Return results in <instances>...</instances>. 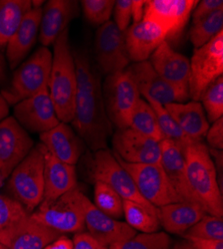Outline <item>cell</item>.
<instances>
[{"mask_svg":"<svg viewBox=\"0 0 223 249\" xmlns=\"http://www.w3.org/2000/svg\"><path fill=\"white\" fill-rule=\"evenodd\" d=\"M73 248L72 249H105L101 244H99L89 233L84 231L75 233L73 237Z\"/></svg>","mask_w":223,"mask_h":249,"instance_id":"b9f144b4","label":"cell"},{"mask_svg":"<svg viewBox=\"0 0 223 249\" xmlns=\"http://www.w3.org/2000/svg\"><path fill=\"white\" fill-rule=\"evenodd\" d=\"M77 88L72 124L76 134L93 152L107 149L112 136L110 123L104 106L100 75L85 53H73Z\"/></svg>","mask_w":223,"mask_h":249,"instance_id":"6da1fadb","label":"cell"},{"mask_svg":"<svg viewBox=\"0 0 223 249\" xmlns=\"http://www.w3.org/2000/svg\"><path fill=\"white\" fill-rule=\"evenodd\" d=\"M105 249H108V248H105Z\"/></svg>","mask_w":223,"mask_h":249,"instance_id":"f907efd6","label":"cell"},{"mask_svg":"<svg viewBox=\"0 0 223 249\" xmlns=\"http://www.w3.org/2000/svg\"><path fill=\"white\" fill-rule=\"evenodd\" d=\"M129 128L157 142L164 140L154 110L142 97L138 100L134 108Z\"/></svg>","mask_w":223,"mask_h":249,"instance_id":"f1b7e54d","label":"cell"},{"mask_svg":"<svg viewBox=\"0 0 223 249\" xmlns=\"http://www.w3.org/2000/svg\"><path fill=\"white\" fill-rule=\"evenodd\" d=\"M83 13L93 25H103L110 21L115 5L114 0H82L80 2Z\"/></svg>","mask_w":223,"mask_h":249,"instance_id":"8d00e7d4","label":"cell"},{"mask_svg":"<svg viewBox=\"0 0 223 249\" xmlns=\"http://www.w3.org/2000/svg\"><path fill=\"white\" fill-rule=\"evenodd\" d=\"M189 241L196 249H223V240L202 239L188 237L184 238Z\"/></svg>","mask_w":223,"mask_h":249,"instance_id":"7bdbcfd3","label":"cell"},{"mask_svg":"<svg viewBox=\"0 0 223 249\" xmlns=\"http://www.w3.org/2000/svg\"><path fill=\"white\" fill-rule=\"evenodd\" d=\"M189 62V98L199 102L208 86L223 74V31L195 49Z\"/></svg>","mask_w":223,"mask_h":249,"instance_id":"30bf717a","label":"cell"},{"mask_svg":"<svg viewBox=\"0 0 223 249\" xmlns=\"http://www.w3.org/2000/svg\"><path fill=\"white\" fill-rule=\"evenodd\" d=\"M52 66V53L40 47L24 63L15 70L10 84L1 91L8 106L35 96L48 88Z\"/></svg>","mask_w":223,"mask_h":249,"instance_id":"8992f818","label":"cell"},{"mask_svg":"<svg viewBox=\"0 0 223 249\" xmlns=\"http://www.w3.org/2000/svg\"><path fill=\"white\" fill-rule=\"evenodd\" d=\"M87 164L88 174L94 182H104L123 200L134 201L157 215L156 207L141 196L132 178L119 163L111 151L104 149L94 152Z\"/></svg>","mask_w":223,"mask_h":249,"instance_id":"52a82bcc","label":"cell"},{"mask_svg":"<svg viewBox=\"0 0 223 249\" xmlns=\"http://www.w3.org/2000/svg\"><path fill=\"white\" fill-rule=\"evenodd\" d=\"M181 236L183 238L223 240V219L220 216L206 214Z\"/></svg>","mask_w":223,"mask_h":249,"instance_id":"d590c367","label":"cell"},{"mask_svg":"<svg viewBox=\"0 0 223 249\" xmlns=\"http://www.w3.org/2000/svg\"><path fill=\"white\" fill-rule=\"evenodd\" d=\"M42 8L34 7L26 13L6 46V57L11 69H15L34 46L41 21Z\"/></svg>","mask_w":223,"mask_h":249,"instance_id":"d4e9b609","label":"cell"},{"mask_svg":"<svg viewBox=\"0 0 223 249\" xmlns=\"http://www.w3.org/2000/svg\"><path fill=\"white\" fill-rule=\"evenodd\" d=\"M25 213L26 211L19 202L10 196L0 195V231Z\"/></svg>","mask_w":223,"mask_h":249,"instance_id":"74e56055","label":"cell"},{"mask_svg":"<svg viewBox=\"0 0 223 249\" xmlns=\"http://www.w3.org/2000/svg\"><path fill=\"white\" fill-rule=\"evenodd\" d=\"M85 227L99 244L107 248L136 234V231L126 222L114 219L100 212L88 198L85 201Z\"/></svg>","mask_w":223,"mask_h":249,"instance_id":"d6986e66","label":"cell"},{"mask_svg":"<svg viewBox=\"0 0 223 249\" xmlns=\"http://www.w3.org/2000/svg\"><path fill=\"white\" fill-rule=\"evenodd\" d=\"M160 152L159 162L178 196L185 202L195 203L186 178L185 148L171 140L164 139L160 142Z\"/></svg>","mask_w":223,"mask_h":249,"instance_id":"cb8c5ba5","label":"cell"},{"mask_svg":"<svg viewBox=\"0 0 223 249\" xmlns=\"http://www.w3.org/2000/svg\"><path fill=\"white\" fill-rule=\"evenodd\" d=\"M79 14L77 1L72 0H49L42 9L39 27V41L43 47L52 45L58 36Z\"/></svg>","mask_w":223,"mask_h":249,"instance_id":"44dd1931","label":"cell"},{"mask_svg":"<svg viewBox=\"0 0 223 249\" xmlns=\"http://www.w3.org/2000/svg\"><path fill=\"white\" fill-rule=\"evenodd\" d=\"M132 0H118L113 8L114 23L121 32H125L132 21Z\"/></svg>","mask_w":223,"mask_h":249,"instance_id":"f35d334b","label":"cell"},{"mask_svg":"<svg viewBox=\"0 0 223 249\" xmlns=\"http://www.w3.org/2000/svg\"><path fill=\"white\" fill-rule=\"evenodd\" d=\"M126 69L133 77L141 97H150L163 106L170 103H185L189 99L187 93L178 90L161 78L148 60L134 63Z\"/></svg>","mask_w":223,"mask_h":249,"instance_id":"e0dca14e","label":"cell"},{"mask_svg":"<svg viewBox=\"0 0 223 249\" xmlns=\"http://www.w3.org/2000/svg\"><path fill=\"white\" fill-rule=\"evenodd\" d=\"M149 105L152 107V109L155 112L159 128L161 130L162 135H163L164 139L171 140L178 144H180L181 147H183L186 149V147L192 141H190L187 136L181 131V129L178 127V124L176 122L173 120V118L170 116L166 108L161 105L160 103L157 101L153 100L150 97H142Z\"/></svg>","mask_w":223,"mask_h":249,"instance_id":"1f68e13d","label":"cell"},{"mask_svg":"<svg viewBox=\"0 0 223 249\" xmlns=\"http://www.w3.org/2000/svg\"><path fill=\"white\" fill-rule=\"evenodd\" d=\"M14 119L24 130L39 134L50 131L60 123L48 88L17 103L14 107Z\"/></svg>","mask_w":223,"mask_h":249,"instance_id":"9a60e30c","label":"cell"},{"mask_svg":"<svg viewBox=\"0 0 223 249\" xmlns=\"http://www.w3.org/2000/svg\"><path fill=\"white\" fill-rule=\"evenodd\" d=\"M185 172L188 188L196 204L207 214L223 215L222 192L209 149L202 142H192L185 149Z\"/></svg>","mask_w":223,"mask_h":249,"instance_id":"7a4b0ae2","label":"cell"},{"mask_svg":"<svg viewBox=\"0 0 223 249\" xmlns=\"http://www.w3.org/2000/svg\"><path fill=\"white\" fill-rule=\"evenodd\" d=\"M5 78V61L2 53L0 52V82H2Z\"/></svg>","mask_w":223,"mask_h":249,"instance_id":"c3c4849f","label":"cell"},{"mask_svg":"<svg viewBox=\"0 0 223 249\" xmlns=\"http://www.w3.org/2000/svg\"><path fill=\"white\" fill-rule=\"evenodd\" d=\"M108 249H172L171 238L165 232L135 234L133 237L115 244Z\"/></svg>","mask_w":223,"mask_h":249,"instance_id":"836d02e7","label":"cell"},{"mask_svg":"<svg viewBox=\"0 0 223 249\" xmlns=\"http://www.w3.org/2000/svg\"><path fill=\"white\" fill-rule=\"evenodd\" d=\"M93 204L100 212L114 219L123 216V199L104 182H94Z\"/></svg>","mask_w":223,"mask_h":249,"instance_id":"d6a6232c","label":"cell"},{"mask_svg":"<svg viewBox=\"0 0 223 249\" xmlns=\"http://www.w3.org/2000/svg\"><path fill=\"white\" fill-rule=\"evenodd\" d=\"M107 117L117 129L130 126L131 116L141 98L136 83L127 69L106 76L102 87Z\"/></svg>","mask_w":223,"mask_h":249,"instance_id":"ba28073f","label":"cell"},{"mask_svg":"<svg viewBox=\"0 0 223 249\" xmlns=\"http://www.w3.org/2000/svg\"><path fill=\"white\" fill-rule=\"evenodd\" d=\"M72 248H73L72 240L65 235H60L54 241L47 244L43 249H72Z\"/></svg>","mask_w":223,"mask_h":249,"instance_id":"f6af8a7d","label":"cell"},{"mask_svg":"<svg viewBox=\"0 0 223 249\" xmlns=\"http://www.w3.org/2000/svg\"><path fill=\"white\" fill-rule=\"evenodd\" d=\"M114 154L129 163H157L160 161V142L126 128L112 134Z\"/></svg>","mask_w":223,"mask_h":249,"instance_id":"2e32d148","label":"cell"},{"mask_svg":"<svg viewBox=\"0 0 223 249\" xmlns=\"http://www.w3.org/2000/svg\"><path fill=\"white\" fill-rule=\"evenodd\" d=\"M206 141L210 149L222 151L223 149V118L218 119L211 126L206 133Z\"/></svg>","mask_w":223,"mask_h":249,"instance_id":"60d3db41","label":"cell"},{"mask_svg":"<svg viewBox=\"0 0 223 249\" xmlns=\"http://www.w3.org/2000/svg\"><path fill=\"white\" fill-rule=\"evenodd\" d=\"M223 31V9L192 22L189 39L195 49L207 44L219 32Z\"/></svg>","mask_w":223,"mask_h":249,"instance_id":"f546056e","label":"cell"},{"mask_svg":"<svg viewBox=\"0 0 223 249\" xmlns=\"http://www.w3.org/2000/svg\"><path fill=\"white\" fill-rule=\"evenodd\" d=\"M95 54L101 73L106 76L123 71L128 67L130 58L124 32H121L113 21H108L97 29Z\"/></svg>","mask_w":223,"mask_h":249,"instance_id":"4fadbf2b","label":"cell"},{"mask_svg":"<svg viewBox=\"0 0 223 249\" xmlns=\"http://www.w3.org/2000/svg\"><path fill=\"white\" fill-rule=\"evenodd\" d=\"M33 143L14 117L0 123V188L31 151Z\"/></svg>","mask_w":223,"mask_h":249,"instance_id":"8fae6325","label":"cell"},{"mask_svg":"<svg viewBox=\"0 0 223 249\" xmlns=\"http://www.w3.org/2000/svg\"><path fill=\"white\" fill-rule=\"evenodd\" d=\"M60 235L25 213L0 231V242L8 249H43Z\"/></svg>","mask_w":223,"mask_h":249,"instance_id":"7c38bea8","label":"cell"},{"mask_svg":"<svg viewBox=\"0 0 223 249\" xmlns=\"http://www.w3.org/2000/svg\"><path fill=\"white\" fill-rule=\"evenodd\" d=\"M145 0H132V21L133 23H138L143 20L144 11H145Z\"/></svg>","mask_w":223,"mask_h":249,"instance_id":"ee69618b","label":"cell"},{"mask_svg":"<svg viewBox=\"0 0 223 249\" xmlns=\"http://www.w3.org/2000/svg\"><path fill=\"white\" fill-rule=\"evenodd\" d=\"M0 249H8L5 245H3L1 242H0Z\"/></svg>","mask_w":223,"mask_h":249,"instance_id":"681fc988","label":"cell"},{"mask_svg":"<svg viewBox=\"0 0 223 249\" xmlns=\"http://www.w3.org/2000/svg\"><path fill=\"white\" fill-rule=\"evenodd\" d=\"M10 197L31 214L43 200L44 156L42 143L31 149L25 159L11 173L6 183Z\"/></svg>","mask_w":223,"mask_h":249,"instance_id":"277c9868","label":"cell"},{"mask_svg":"<svg viewBox=\"0 0 223 249\" xmlns=\"http://www.w3.org/2000/svg\"><path fill=\"white\" fill-rule=\"evenodd\" d=\"M87 198L76 186L52 202L40 203L30 215L60 234L81 232L85 230Z\"/></svg>","mask_w":223,"mask_h":249,"instance_id":"5b68a950","label":"cell"},{"mask_svg":"<svg viewBox=\"0 0 223 249\" xmlns=\"http://www.w3.org/2000/svg\"><path fill=\"white\" fill-rule=\"evenodd\" d=\"M53 47L48 91L59 121L67 124L73 120L77 88L76 67L68 28L58 36Z\"/></svg>","mask_w":223,"mask_h":249,"instance_id":"3957f363","label":"cell"},{"mask_svg":"<svg viewBox=\"0 0 223 249\" xmlns=\"http://www.w3.org/2000/svg\"><path fill=\"white\" fill-rule=\"evenodd\" d=\"M31 8L30 0H0V51L6 49L9 40Z\"/></svg>","mask_w":223,"mask_h":249,"instance_id":"83f0119b","label":"cell"},{"mask_svg":"<svg viewBox=\"0 0 223 249\" xmlns=\"http://www.w3.org/2000/svg\"><path fill=\"white\" fill-rule=\"evenodd\" d=\"M148 61L161 78L189 95L190 62L186 56L174 51L168 41H164L152 53Z\"/></svg>","mask_w":223,"mask_h":249,"instance_id":"ac0fdd59","label":"cell"},{"mask_svg":"<svg viewBox=\"0 0 223 249\" xmlns=\"http://www.w3.org/2000/svg\"><path fill=\"white\" fill-rule=\"evenodd\" d=\"M219 9H223L222 0H202V1H198L191 14L192 21H198V20L212 14Z\"/></svg>","mask_w":223,"mask_h":249,"instance_id":"ab89813d","label":"cell"},{"mask_svg":"<svg viewBox=\"0 0 223 249\" xmlns=\"http://www.w3.org/2000/svg\"><path fill=\"white\" fill-rule=\"evenodd\" d=\"M124 37L130 61L134 63L147 61L152 53L167 41L165 31L146 19L129 26L124 32Z\"/></svg>","mask_w":223,"mask_h":249,"instance_id":"ffe728a7","label":"cell"},{"mask_svg":"<svg viewBox=\"0 0 223 249\" xmlns=\"http://www.w3.org/2000/svg\"><path fill=\"white\" fill-rule=\"evenodd\" d=\"M8 113H9L8 104L3 98V96L0 94V123L8 117Z\"/></svg>","mask_w":223,"mask_h":249,"instance_id":"bcb514c9","label":"cell"},{"mask_svg":"<svg viewBox=\"0 0 223 249\" xmlns=\"http://www.w3.org/2000/svg\"><path fill=\"white\" fill-rule=\"evenodd\" d=\"M172 249H196L189 241H187L186 239L176 242L174 244V246L172 247Z\"/></svg>","mask_w":223,"mask_h":249,"instance_id":"7dc6e473","label":"cell"},{"mask_svg":"<svg viewBox=\"0 0 223 249\" xmlns=\"http://www.w3.org/2000/svg\"><path fill=\"white\" fill-rule=\"evenodd\" d=\"M197 3V0H146L143 19L159 25L167 39H173L184 29Z\"/></svg>","mask_w":223,"mask_h":249,"instance_id":"5bb4252c","label":"cell"},{"mask_svg":"<svg viewBox=\"0 0 223 249\" xmlns=\"http://www.w3.org/2000/svg\"><path fill=\"white\" fill-rule=\"evenodd\" d=\"M114 156L132 178L141 196L156 209L166 204L183 201L174 190L160 162L129 163L115 154Z\"/></svg>","mask_w":223,"mask_h":249,"instance_id":"9c48e42d","label":"cell"},{"mask_svg":"<svg viewBox=\"0 0 223 249\" xmlns=\"http://www.w3.org/2000/svg\"><path fill=\"white\" fill-rule=\"evenodd\" d=\"M207 213L201 206L190 202H175L159 207V224L173 234L182 235Z\"/></svg>","mask_w":223,"mask_h":249,"instance_id":"4316f807","label":"cell"},{"mask_svg":"<svg viewBox=\"0 0 223 249\" xmlns=\"http://www.w3.org/2000/svg\"><path fill=\"white\" fill-rule=\"evenodd\" d=\"M123 216L126 223L134 231L152 233L159 230L158 216L134 201L123 200Z\"/></svg>","mask_w":223,"mask_h":249,"instance_id":"4dcf8cb0","label":"cell"},{"mask_svg":"<svg viewBox=\"0 0 223 249\" xmlns=\"http://www.w3.org/2000/svg\"><path fill=\"white\" fill-rule=\"evenodd\" d=\"M43 156L44 196L41 203H49L74 190L78 186V183L75 165L58 160L44 146Z\"/></svg>","mask_w":223,"mask_h":249,"instance_id":"7402d4cb","label":"cell"},{"mask_svg":"<svg viewBox=\"0 0 223 249\" xmlns=\"http://www.w3.org/2000/svg\"><path fill=\"white\" fill-rule=\"evenodd\" d=\"M164 107L190 141L199 142L206 136L210 124L200 102L170 103Z\"/></svg>","mask_w":223,"mask_h":249,"instance_id":"484cf974","label":"cell"},{"mask_svg":"<svg viewBox=\"0 0 223 249\" xmlns=\"http://www.w3.org/2000/svg\"><path fill=\"white\" fill-rule=\"evenodd\" d=\"M40 140L55 158L72 165L78 162L86 146L76 132L62 122L50 131L40 134Z\"/></svg>","mask_w":223,"mask_h":249,"instance_id":"603a6c76","label":"cell"},{"mask_svg":"<svg viewBox=\"0 0 223 249\" xmlns=\"http://www.w3.org/2000/svg\"><path fill=\"white\" fill-rule=\"evenodd\" d=\"M202 107L209 123H214L223 116V77L216 79L202 94Z\"/></svg>","mask_w":223,"mask_h":249,"instance_id":"e575fe53","label":"cell"}]
</instances>
